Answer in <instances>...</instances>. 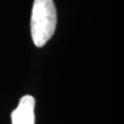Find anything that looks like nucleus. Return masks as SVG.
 <instances>
[{
	"label": "nucleus",
	"instance_id": "obj_1",
	"mask_svg": "<svg viewBox=\"0 0 124 124\" xmlns=\"http://www.w3.org/2000/svg\"><path fill=\"white\" fill-rule=\"evenodd\" d=\"M57 13L53 0H34L31 14V36L37 48L44 46L53 36Z\"/></svg>",
	"mask_w": 124,
	"mask_h": 124
},
{
	"label": "nucleus",
	"instance_id": "obj_2",
	"mask_svg": "<svg viewBox=\"0 0 124 124\" xmlns=\"http://www.w3.org/2000/svg\"><path fill=\"white\" fill-rule=\"evenodd\" d=\"M35 99L31 95H25L20 99L17 108L11 113L13 124H34Z\"/></svg>",
	"mask_w": 124,
	"mask_h": 124
}]
</instances>
